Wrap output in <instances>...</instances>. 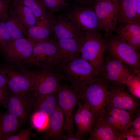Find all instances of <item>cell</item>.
<instances>
[{
	"mask_svg": "<svg viewBox=\"0 0 140 140\" xmlns=\"http://www.w3.org/2000/svg\"><path fill=\"white\" fill-rule=\"evenodd\" d=\"M110 86L99 76L91 83L72 89L77 95L78 103L89 109L97 119L103 118L105 113Z\"/></svg>",
	"mask_w": 140,
	"mask_h": 140,
	"instance_id": "6da1fadb",
	"label": "cell"
},
{
	"mask_svg": "<svg viewBox=\"0 0 140 140\" xmlns=\"http://www.w3.org/2000/svg\"><path fill=\"white\" fill-rule=\"evenodd\" d=\"M53 66L61 80L69 82L72 89L91 83L99 77L90 64L80 57L65 63L56 64Z\"/></svg>",
	"mask_w": 140,
	"mask_h": 140,
	"instance_id": "7a4b0ae2",
	"label": "cell"
},
{
	"mask_svg": "<svg viewBox=\"0 0 140 140\" xmlns=\"http://www.w3.org/2000/svg\"><path fill=\"white\" fill-rule=\"evenodd\" d=\"M107 50V38L98 31L88 32L82 36L80 57L90 64L98 75L104 64V55Z\"/></svg>",
	"mask_w": 140,
	"mask_h": 140,
	"instance_id": "3957f363",
	"label": "cell"
},
{
	"mask_svg": "<svg viewBox=\"0 0 140 140\" xmlns=\"http://www.w3.org/2000/svg\"><path fill=\"white\" fill-rule=\"evenodd\" d=\"M94 4L67 1L63 9L64 15L73 24L82 36L99 29V21Z\"/></svg>",
	"mask_w": 140,
	"mask_h": 140,
	"instance_id": "277c9868",
	"label": "cell"
},
{
	"mask_svg": "<svg viewBox=\"0 0 140 140\" xmlns=\"http://www.w3.org/2000/svg\"><path fill=\"white\" fill-rule=\"evenodd\" d=\"M109 54L131 68L140 71V54L122 38L113 34L106 37Z\"/></svg>",
	"mask_w": 140,
	"mask_h": 140,
	"instance_id": "5b68a950",
	"label": "cell"
},
{
	"mask_svg": "<svg viewBox=\"0 0 140 140\" xmlns=\"http://www.w3.org/2000/svg\"><path fill=\"white\" fill-rule=\"evenodd\" d=\"M105 58L104 64L99 76L110 85L117 86L125 84L134 69L109 54Z\"/></svg>",
	"mask_w": 140,
	"mask_h": 140,
	"instance_id": "8992f818",
	"label": "cell"
},
{
	"mask_svg": "<svg viewBox=\"0 0 140 140\" xmlns=\"http://www.w3.org/2000/svg\"><path fill=\"white\" fill-rule=\"evenodd\" d=\"M57 102L63 115L64 131L66 134L74 133L73 112L78 102L76 94L70 86L60 85L57 92Z\"/></svg>",
	"mask_w": 140,
	"mask_h": 140,
	"instance_id": "52a82bcc",
	"label": "cell"
},
{
	"mask_svg": "<svg viewBox=\"0 0 140 140\" xmlns=\"http://www.w3.org/2000/svg\"><path fill=\"white\" fill-rule=\"evenodd\" d=\"M95 11L97 17L99 29L108 37L115 32L117 25L116 0H98L94 4Z\"/></svg>",
	"mask_w": 140,
	"mask_h": 140,
	"instance_id": "ba28073f",
	"label": "cell"
},
{
	"mask_svg": "<svg viewBox=\"0 0 140 140\" xmlns=\"http://www.w3.org/2000/svg\"><path fill=\"white\" fill-rule=\"evenodd\" d=\"M32 74V91L42 95L57 92L61 78L53 66L43 67Z\"/></svg>",
	"mask_w": 140,
	"mask_h": 140,
	"instance_id": "9c48e42d",
	"label": "cell"
},
{
	"mask_svg": "<svg viewBox=\"0 0 140 140\" xmlns=\"http://www.w3.org/2000/svg\"><path fill=\"white\" fill-rule=\"evenodd\" d=\"M139 99L125 91L122 85H110L106 106L121 109L136 115L140 113Z\"/></svg>",
	"mask_w": 140,
	"mask_h": 140,
	"instance_id": "30bf717a",
	"label": "cell"
},
{
	"mask_svg": "<svg viewBox=\"0 0 140 140\" xmlns=\"http://www.w3.org/2000/svg\"><path fill=\"white\" fill-rule=\"evenodd\" d=\"M1 105L23 123L27 120L32 110L28 94L14 93L8 90Z\"/></svg>",
	"mask_w": 140,
	"mask_h": 140,
	"instance_id": "8fae6325",
	"label": "cell"
},
{
	"mask_svg": "<svg viewBox=\"0 0 140 140\" xmlns=\"http://www.w3.org/2000/svg\"><path fill=\"white\" fill-rule=\"evenodd\" d=\"M0 72L6 78L7 88L10 92L28 94L32 91V74L6 66L1 68Z\"/></svg>",
	"mask_w": 140,
	"mask_h": 140,
	"instance_id": "7c38bea8",
	"label": "cell"
},
{
	"mask_svg": "<svg viewBox=\"0 0 140 140\" xmlns=\"http://www.w3.org/2000/svg\"><path fill=\"white\" fill-rule=\"evenodd\" d=\"M37 43L28 38L12 40L3 53L11 62L18 63L26 60L31 62L33 48Z\"/></svg>",
	"mask_w": 140,
	"mask_h": 140,
	"instance_id": "4fadbf2b",
	"label": "cell"
},
{
	"mask_svg": "<svg viewBox=\"0 0 140 140\" xmlns=\"http://www.w3.org/2000/svg\"><path fill=\"white\" fill-rule=\"evenodd\" d=\"M57 52V46L52 38L49 40L38 43L33 48L31 62L42 68L53 66Z\"/></svg>",
	"mask_w": 140,
	"mask_h": 140,
	"instance_id": "5bb4252c",
	"label": "cell"
},
{
	"mask_svg": "<svg viewBox=\"0 0 140 140\" xmlns=\"http://www.w3.org/2000/svg\"><path fill=\"white\" fill-rule=\"evenodd\" d=\"M52 38L54 39H74L81 41L82 36L73 24L64 15L53 18Z\"/></svg>",
	"mask_w": 140,
	"mask_h": 140,
	"instance_id": "9a60e30c",
	"label": "cell"
},
{
	"mask_svg": "<svg viewBox=\"0 0 140 140\" xmlns=\"http://www.w3.org/2000/svg\"><path fill=\"white\" fill-rule=\"evenodd\" d=\"M53 39L57 48L54 64L65 63L80 57L81 41L74 39Z\"/></svg>",
	"mask_w": 140,
	"mask_h": 140,
	"instance_id": "2e32d148",
	"label": "cell"
},
{
	"mask_svg": "<svg viewBox=\"0 0 140 140\" xmlns=\"http://www.w3.org/2000/svg\"><path fill=\"white\" fill-rule=\"evenodd\" d=\"M32 110L39 111L50 117L57 103V92L42 95L28 94Z\"/></svg>",
	"mask_w": 140,
	"mask_h": 140,
	"instance_id": "e0dca14e",
	"label": "cell"
},
{
	"mask_svg": "<svg viewBox=\"0 0 140 140\" xmlns=\"http://www.w3.org/2000/svg\"><path fill=\"white\" fill-rule=\"evenodd\" d=\"M64 116L57 102L56 106L50 117L48 127L45 130L44 139L63 140L65 135L63 130Z\"/></svg>",
	"mask_w": 140,
	"mask_h": 140,
	"instance_id": "ac0fdd59",
	"label": "cell"
},
{
	"mask_svg": "<svg viewBox=\"0 0 140 140\" xmlns=\"http://www.w3.org/2000/svg\"><path fill=\"white\" fill-rule=\"evenodd\" d=\"M117 25L119 27L126 24L140 22L136 10V0H116Z\"/></svg>",
	"mask_w": 140,
	"mask_h": 140,
	"instance_id": "d6986e66",
	"label": "cell"
},
{
	"mask_svg": "<svg viewBox=\"0 0 140 140\" xmlns=\"http://www.w3.org/2000/svg\"><path fill=\"white\" fill-rule=\"evenodd\" d=\"M117 35L123 39L132 48L140 49V22L128 24L117 28Z\"/></svg>",
	"mask_w": 140,
	"mask_h": 140,
	"instance_id": "ffe728a7",
	"label": "cell"
},
{
	"mask_svg": "<svg viewBox=\"0 0 140 140\" xmlns=\"http://www.w3.org/2000/svg\"><path fill=\"white\" fill-rule=\"evenodd\" d=\"M53 19L48 18L42 20L39 25L31 27L27 30L26 36L38 43L49 40L52 37Z\"/></svg>",
	"mask_w": 140,
	"mask_h": 140,
	"instance_id": "44dd1931",
	"label": "cell"
},
{
	"mask_svg": "<svg viewBox=\"0 0 140 140\" xmlns=\"http://www.w3.org/2000/svg\"><path fill=\"white\" fill-rule=\"evenodd\" d=\"M22 124L7 111L0 115V140H5L14 134Z\"/></svg>",
	"mask_w": 140,
	"mask_h": 140,
	"instance_id": "7402d4cb",
	"label": "cell"
},
{
	"mask_svg": "<svg viewBox=\"0 0 140 140\" xmlns=\"http://www.w3.org/2000/svg\"><path fill=\"white\" fill-rule=\"evenodd\" d=\"M10 7L27 30L36 23V18L32 10L18 1L16 0Z\"/></svg>",
	"mask_w": 140,
	"mask_h": 140,
	"instance_id": "603a6c76",
	"label": "cell"
},
{
	"mask_svg": "<svg viewBox=\"0 0 140 140\" xmlns=\"http://www.w3.org/2000/svg\"><path fill=\"white\" fill-rule=\"evenodd\" d=\"M87 140H116L109 125L103 118L97 119L95 126Z\"/></svg>",
	"mask_w": 140,
	"mask_h": 140,
	"instance_id": "cb8c5ba5",
	"label": "cell"
},
{
	"mask_svg": "<svg viewBox=\"0 0 140 140\" xmlns=\"http://www.w3.org/2000/svg\"><path fill=\"white\" fill-rule=\"evenodd\" d=\"M78 105L82 118L81 136L85 140L92 131L97 119L94 113L87 107L79 103Z\"/></svg>",
	"mask_w": 140,
	"mask_h": 140,
	"instance_id": "d4e9b609",
	"label": "cell"
},
{
	"mask_svg": "<svg viewBox=\"0 0 140 140\" xmlns=\"http://www.w3.org/2000/svg\"><path fill=\"white\" fill-rule=\"evenodd\" d=\"M4 20L12 40L25 38L27 30L21 21L12 12Z\"/></svg>",
	"mask_w": 140,
	"mask_h": 140,
	"instance_id": "484cf974",
	"label": "cell"
},
{
	"mask_svg": "<svg viewBox=\"0 0 140 140\" xmlns=\"http://www.w3.org/2000/svg\"><path fill=\"white\" fill-rule=\"evenodd\" d=\"M105 111L116 119L124 132L132 125L134 120L137 114H134L124 110L108 106L106 107Z\"/></svg>",
	"mask_w": 140,
	"mask_h": 140,
	"instance_id": "4316f807",
	"label": "cell"
},
{
	"mask_svg": "<svg viewBox=\"0 0 140 140\" xmlns=\"http://www.w3.org/2000/svg\"><path fill=\"white\" fill-rule=\"evenodd\" d=\"M29 7L36 18L43 20L50 17L47 8L42 0H17Z\"/></svg>",
	"mask_w": 140,
	"mask_h": 140,
	"instance_id": "83f0119b",
	"label": "cell"
},
{
	"mask_svg": "<svg viewBox=\"0 0 140 140\" xmlns=\"http://www.w3.org/2000/svg\"><path fill=\"white\" fill-rule=\"evenodd\" d=\"M131 94L139 99L140 98V71L134 70L126 80L125 84Z\"/></svg>",
	"mask_w": 140,
	"mask_h": 140,
	"instance_id": "f1b7e54d",
	"label": "cell"
},
{
	"mask_svg": "<svg viewBox=\"0 0 140 140\" xmlns=\"http://www.w3.org/2000/svg\"><path fill=\"white\" fill-rule=\"evenodd\" d=\"M49 119L50 117L39 111H35L31 117L32 124L38 132L45 131L47 129Z\"/></svg>",
	"mask_w": 140,
	"mask_h": 140,
	"instance_id": "f546056e",
	"label": "cell"
},
{
	"mask_svg": "<svg viewBox=\"0 0 140 140\" xmlns=\"http://www.w3.org/2000/svg\"><path fill=\"white\" fill-rule=\"evenodd\" d=\"M103 118L111 128L116 140H120L124 132L117 120L106 111Z\"/></svg>",
	"mask_w": 140,
	"mask_h": 140,
	"instance_id": "4dcf8cb0",
	"label": "cell"
},
{
	"mask_svg": "<svg viewBox=\"0 0 140 140\" xmlns=\"http://www.w3.org/2000/svg\"><path fill=\"white\" fill-rule=\"evenodd\" d=\"M12 40L4 20L0 21V48L3 52Z\"/></svg>",
	"mask_w": 140,
	"mask_h": 140,
	"instance_id": "1f68e13d",
	"label": "cell"
},
{
	"mask_svg": "<svg viewBox=\"0 0 140 140\" xmlns=\"http://www.w3.org/2000/svg\"><path fill=\"white\" fill-rule=\"evenodd\" d=\"M50 12L54 13L63 9L67 2L64 0H42Z\"/></svg>",
	"mask_w": 140,
	"mask_h": 140,
	"instance_id": "d6a6232c",
	"label": "cell"
},
{
	"mask_svg": "<svg viewBox=\"0 0 140 140\" xmlns=\"http://www.w3.org/2000/svg\"><path fill=\"white\" fill-rule=\"evenodd\" d=\"M32 134V128L29 127L19 130L17 134L8 137L5 140H30Z\"/></svg>",
	"mask_w": 140,
	"mask_h": 140,
	"instance_id": "836d02e7",
	"label": "cell"
},
{
	"mask_svg": "<svg viewBox=\"0 0 140 140\" xmlns=\"http://www.w3.org/2000/svg\"><path fill=\"white\" fill-rule=\"evenodd\" d=\"M73 120L77 129L76 133L84 140L81 136L82 127V118L80 109L78 107L74 115Z\"/></svg>",
	"mask_w": 140,
	"mask_h": 140,
	"instance_id": "e575fe53",
	"label": "cell"
},
{
	"mask_svg": "<svg viewBox=\"0 0 140 140\" xmlns=\"http://www.w3.org/2000/svg\"><path fill=\"white\" fill-rule=\"evenodd\" d=\"M9 7L10 6L7 2L3 0H0V11L8 15Z\"/></svg>",
	"mask_w": 140,
	"mask_h": 140,
	"instance_id": "d590c367",
	"label": "cell"
},
{
	"mask_svg": "<svg viewBox=\"0 0 140 140\" xmlns=\"http://www.w3.org/2000/svg\"><path fill=\"white\" fill-rule=\"evenodd\" d=\"M63 140H83V139L81 137L74 133L67 134L65 135Z\"/></svg>",
	"mask_w": 140,
	"mask_h": 140,
	"instance_id": "8d00e7d4",
	"label": "cell"
},
{
	"mask_svg": "<svg viewBox=\"0 0 140 140\" xmlns=\"http://www.w3.org/2000/svg\"><path fill=\"white\" fill-rule=\"evenodd\" d=\"M133 128L137 129H140V114H138L135 117L131 126Z\"/></svg>",
	"mask_w": 140,
	"mask_h": 140,
	"instance_id": "74e56055",
	"label": "cell"
},
{
	"mask_svg": "<svg viewBox=\"0 0 140 140\" xmlns=\"http://www.w3.org/2000/svg\"><path fill=\"white\" fill-rule=\"evenodd\" d=\"M7 88L0 87V105H1L8 92Z\"/></svg>",
	"mask_w": 140,
	"mask_h": 140,
	"instance_id": "f35d334b",
	"label": "cell"
},
{
	"mask_svg": "<svg viewBox=\"0 0 140 140\" xmlns=\"http://www.w3.org/2000/svg\"><path fill=\"white\" fill-rule=\"evenodd\" d=\"M7 80L4 76L0 72V87L7 88Z\"/></svg>",
	"mask_w": 140,
	"mask_h": 140,
	"instance_id": "ab89813d",
	"label": "cell"
},
{
	"mask_svg": "<svg viewBox=\"0 0 140 140\" xmlns=\"http://www.w3.org/2000/svg\"><path fill=\"white\" fill-rule=\"evenodd\" d=\"M72 2L84 4H94L98 0H71Z\"/></svg>",
	"mask_w": 140,
	"mask_h": 140,
	"instance_id": "60d3db41",
	"label": "cell"
},
{
	"mask_svg": "<svg viewBox=\"0 0 140 140\" xmlns=\"http://www.w3.org/2000/svg\"><path fill=\"white\" fill-rule=\"evenodd\" d=\"M136 1V10L138 18L140 19V0Z\"/></svg>",
	"mask_w": 140,
	"mask_h": 140,
	"instance_id": "b9f144b4",
	"label": "cell"
},
{
	"mask_svg": "<svg viewBox=\"0 0 140 140\" xmlns=\"http://www.w3.org/2000/svg\"><path fill=\"white\" fill-rule=\"evenodd\" d=\"M125 139L127 140H140V137L128 135L125 136L123 138V140Z\"/></svg>",
	"mask_w": 140,
	"mask_h": 140,
	"instance_id": "7bdbcfd3",
	"label": "cell"
},
{
	"mask_svg": "<svg viewBox=\"0 0 140 140\" xmlns=\"http://www.w3.org/2000/svg\"><path fill=\"white\" fill-rule=\"evenodd\" d=\"M7 2L9 5L10 7L14 3L16 0H3Z\"/></svg>",
	"mask_w": 140,
	"mask_h": 140,
	"instance_id": "ee69618b",
	"label": "cell"
},
{
	"mask_svg": "<svg viewBox=\"0 0 140 140\" xmlns=\"http://www.w3.org/2000/svg\"><path fill=\"white\" fill-rule=\"evenodd\" d=\"M64 1H65L66 2H67V1L68 0H64Z\"/></svg>",
	"mask_w": 140,
	"mask_h": 140,
	"instance_id": "f6af8a7d",
	"label": "cell"
}]
</instances>
